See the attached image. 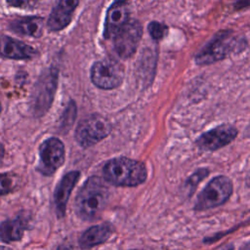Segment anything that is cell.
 Listing matches in <instances>:
<instances>
[{"label":"cell","instance_id":"17","mask_svg":"<svg viewBox=\"0 0 250 250\" xmlns=\"http://www.w3.org/2000/svg\"><path fill=\"white\" fill-rule=\"evenodd\" d=\"M27 228V221L24 217L6 220L0 224V239L4 242L19 241L23 237Z\"/></svg>","mask_w":250,"mask_h":250},{"label":"cell","instance_id":"24","mask_svg":"<svg viewBox=\"0 0 250 250\" xmlns=\"http://www.w3.org/2000/svg\"><path fill=\"white\" fill-rule=\"evenodd\" d=\"M239 250H250V241L241 245Z\"/></svg>","mask_w":250,"mask_h":250},{"label":"cell","instance_id":"7","mask_svg":"<svg viewBox=\"0 0 250 250\" xmlns=\"http://www.w3.org/2000/svg\"><path fill=\"white\" fill-rule=\"evenodd\" d=\"M124 79V67L114 59L96 62L91 67V80L100 89L111 90L121 85Z\"/></svg>","mask_w":250,"mask_h":250},{"label":"cell","instance_id":"16","mask_svg":"<svg viewBox=\"0 0 250 250\" xmlns=\"http://www.w3.org/2000/svg\"><path fill=\"white\" fill-rule=\"evenodd\" d=\"M10 28L21 35L39 37L43 33L44 21L38 17H25L14 20L10 23Z\"/></svg>","mask_w":250,"mask_h":250},{"label":"cell","instance_id":"5","mask_svg":"<svg viewBox=\"0 0 250 250\" xmlns=\"http://www.w3.org/2000/svg\"><path fill=\"white\" fill-rule=\"evenodd\" d=\"M238 45V39L231 31H221L209 41L196 55L197 64H211L225 59Z\"/></svg>","mask_w":250,"mask_h":250},{"label":"cell","instance_id":"28","mask_svg":"<svg viewBox=\"0 0 250 250\" xmlns=\"http://www.w3.org/2000/svg\"><path fill=\"white\" fill-rule=\"evenodd\" d=\"M247 133H248V135L250 136V125H249V127H248V130H247Z\"/></svg>","mask_w":250,"mask_h":250},{"label":"cell","instance_id":"27","mask_svg":"<svg viewBox=\"0 0 250 250\" xmlns=\"http://www.w3.org/2000/svg\"><path fill=\"white\" fill-rule=\"evenodd\" d=\"M115 2H121V3H128L130 0H114Z\"/></svg>","mask_w":250,"mask_h":250},{"label":"cell","instance_id":"15","mask_svg":"<svg viewBox=\"0 0 250 250\" xmlns=\"http://www.w3.org/2000/svg\"><path fill=\"white\" fill-rule=\"evenodd\" d=\"M114 230L110 223H103L86 229L79 237V246L82 249H90L105 242L112 235Z\"/></svg>","mask_w":250,"mask_h":250},{"label":"cell","instance_id":"21","mask_svg":"<svg viewBox=\"0 0 250 250\" xmlns=\"http://www.w3.org/2000/svg\"><path fill=\"white\" fill-rule=\"evenodd\" d=\"M8 4L16 8H23V9H30L36 6L39 0H6Z\"/></svg>","mask_w":250,"mask_h":250},{"label":"cell","instance_id":"23","mask_svg":"<svg viewBox=\"0 0 250 250\" xmlns=\"http://www.w3.org/2000/svg\"><path fill=\"white\" fill-rule=\"evenodd\" d=\"M234 249V245L231 244V243H229V244H226L224 246H222L220 249L218 250H233Z\"/></svg>","mask_w":250,"mask_h":250},{"label":"cell","instance_id":"6","mask_svg":"<svg viewBox=\"0 0 250 250\" xmlns=\"http://www.w3.org/2000/svg\"><path fill=\"white\" fill-rule=\"evenodd\" d=\"M111 125L103 115L95 113L82 119L76 130L75 140L83 147H89L109 135Z\"/></svg>","mask_w":250,"mask_h":250},{"label":"cell","instance_id":"11","mask_svg":"<svg viewBox=\"0 0 250 250\" xmlns=\"http://www.w3.org/2000/svg\"><path fill=\"white\" fill-rule=\"evenodd\" d=\"M79 177H80V172L70 171L66 173L58 183L54 191V206H55L56 215L59 218H62L64 216L69 195L73 188L75 187Z\"/></svg>","mask_w":250,"mask_h":250},{"label":"cell","instance_id":"25","mask_svg":"<svg viewBox=\"0 0 250 250\" xmlns=\"http://www.w3.org/2000/svg\"><path fill=\"white\" fill-rule=\"evenodd\" d=\"M58 250H72V249H70V248H69V247H67V246L61 245V246L58 248Z\"/></svg>","mask_w":250,"mask_h":250},{"label":"cell","instance_id":"4","mask_svg":"<svg viewBox=\"0 0 250 250\" xmlns=\"http://www.w3.org/2000/svg\"><path fill=\"white\" fill-rule=\"evenodd\" d=\"M233 191L231 180L224 175L211 179L197 195L193 206L194 211H205L225 204Z\"/></svg>","mask_w":250,"mask_h":250},{"label":"cell","instance_id":"13","mask_svg":"<svg viewBox=\"0 0 250 250\" xmlns=\"http://www.w3.org/2000/svg\"><path fill=\"white\" fill-rule=\"evenodd\" d=\"M80 0H59L50 14L47 25L52 31H59L66 27L71 21L73 12Z\"/></svg>","mask_w":250,"mask_h":250},{"label":"cell","instance_id":"30","mask_svg":"<svg viewBox=\"0 0 250 250\" xmlns=\"http://www.w3.org/2000/svg\"><path fill=\"white\" fill-rule=\"evenodd\" d=\"M0 112H1V104H0Z\"/></svg>","mask_w":250,"mask_h":250},{"label":"cell","instance_id":"9","mask_svg":"<svg viewBox=\"0 0 250 250\" xmlns=\"http://www.w3.org/2000/svg\"><path fill=\"white\" fill-rule=\"evenodd\" d=\"M143 35V26L138 21L128 23L114 36V49L122 59L130 58L137 50Z\"/></svg>","mask_w":250,"mask_h":250},{"label":"cell","instance_id":"8","mask_svg":"<svg viewBox=\"0 0 250 250\" xmlns=\"http://www.w3.org/2000/svg\"><path fill=\"white\" fill-rule=\"evenodd\" d=\"M64 146L55 137L45 140L39 146V165L37 170L45 176L53 175L64 162Z\"/></svg>","mask_w":250,"mask_h":250},{"label":"cell","instance_id":"1","mask_svg":"<svg viewBox=\"0 0 250 250\" xmlns=\"http://www.w3.org/2000/svg\"><path fill=\"white\" fill-rule=\"evenodd\" d=\"M109 195V188L102 178L97 176L88 178L75 198L76 215L84 221L97 220L105 209Z\"/></svg>","mask_w":250,"mask_h":250},{"label":"cell","instance_id":"12","mask_svg":"<svg viewBox=\"0 0 250 250\" xmlns=\"http://www.w3.org/2000/svg\"><path fill=\"white\" fill-rule=\"evenodd\" d=\"M128 21L129 9L127 3L114 1L106 13L104 32V37L114 38V36L128 23Z\"/></svg>","mask_w":250,"mask_h":250},{"label":"cell","instance_id":"10","mask_svg":"<svg viewBox=\"0 0 250 250\" xmlns=\"http://www.w3.org/2000/svg\"><path fill=\"white\" fill-rule=\"evenodd\" d=\"M236 136L237 130L235 127L224 124L203 133L196 140V146L202 150L214 151L229 145Z\"/></svg>","mask_w":250,"mask_h":250},{"label":"cell","instance_id":"22","mask_svg":"<svg viewBox=\"0 0 250 250\" xmlns=\"http://www.w3.org/2000/svg\"><path fill=\"white\" fill-rule=\"evenodd\" d=\"M4 154H5V148H4V146L0 143V166H1L3 158H4Z\"/></svg>","mask_w":250,"mask_h":250},{"label":"cell","instance_id":"18","mask_svg":"<svg viewBox=\"0 0 250 250\" xmlns=\"http://www.w3.org/2000/svg\"><path fill=\"white\" fill-rule=\"evenodd\" d=\"M209 175L207 168H199L195 170L188 179H186L183 185V194L187 197H190L195 191L197 186Z\"/></svg>","mask_w":250,"mask_h":250},{"label":"cell","instance_id":"2","mask_svg":"<svg viewBox=\"0 0 250 250\" xmlns=\"http://www.w3.org/2000/svg\"><path fill=\"white\" fill-rule=\"evenodd\" d=\"M105 182L116 187H137L146 182L147 171L146 165L139 160L120 156L115 157L103 167Z\"/></svg>","mask_w":250,"mask_h":250},{"label":"cell","instance_id":"14","mask_svg":"<svg viewBox=\"0 0 250 250\" xmlns=\"http://www.w3.org/2000/svg\"><path fill=\"white\" fill-rule=\"evenodd\" d=\"M0 55L12 60H28L37 55V51L17 39L9 36H0Z\"/></svg>","mask_w":250,"mask_h":250},{"label":"cell","instance_id":"20","mask_svg":"<svg viewBox=\"0 0 250 250\" xmlns=\"http://www.w3.org/2000/svg\"><path fill=\"white\" fill-rule=\"evenodd\" d=\"M148 32L150 34V36L154 39V40H159L161 39L164 34L167 31V26L163 23H160L158 21H151L148 26H147Z\"/></svg>","mask_w":250,"mask_h":250},{"label":"cell","instance_id":"29","mask_svg":"<svg viewBox=\"0 0 250 250\" xmlns=\"http://www.w3.org/2000/svg\"><path fill=\"white\" fill-rule=\"evenodd\" d=\"M130 250H142V249H130Z\"/></svg>","mask_w":250,"mask_h":250},{"label":"cell","instance_id":"19","mask_svg":"<svg viewBox=\"0 0 250 250\" xmlns=\"http://www.w3.org/2000/svg\"><path fill=\"white\" fill-rule=\"evenodd\" d=\"M17 182V177L13 174H0V195L10 193L16 189L18 186Z\"/></svg>","mask_w":250,"mask_h":250},{"label":"cell","instance_id":"3","mask_svg":"<svg viewBox=\"0 0 250 250\" xmlns=\"http://www.w3.org/2000/svg\"><path fill=\"white\" fill-rule=\"evenodd\" d=\"M59 71L57 67H50L41 74L30 95V109L36 117L42 116L50 108L58 86Z\"/></svg>","mask_w":250,"mask_h":250},{"label":"cell","instance_id":"26","mask_svg":"<svg viewBox=\"0 0 250 250\" xmlns=\"http://www.w3.org/2000/svg\"><path fill=\"white\" fill-rule=\"evenodd\" d=\"M0 250H12V249L9 247H6V246H0Z\"/></svg>","mask_w":250,"mask_h":250}]
</instances>
